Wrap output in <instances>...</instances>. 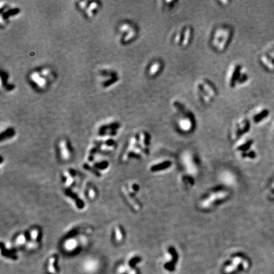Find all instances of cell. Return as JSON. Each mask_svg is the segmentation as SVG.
<instances>
[{
    "mask_svg": "<svg viewBox=\"0 0 274 274\" xmlns=\"http://www.w3.org/2000/svg\"><path fill=\"white\" fill-rule=\"evenodd\" d=\"M88 195H89L90 199H93L94 198V197H95L96 194H95V191L93 190V188L90 189L89 192H88Z\"/></svg>",
    "mask_w": 274,
    "mask_h": 274,
    "instance_id": "obj_22",
    "label": "cell"
},
{
    "mask_svg": "<svg viewBox=\"0 0 274 274\" xmlns=\"http://www.w3.org/2000/svg\"><path fill=\"white\" fill-rule=\"evenodd\" d=\"M48 68H44L41 71L32 72L30 74V80L36 87L40 90L44 89L47 86L48 79L51 80L54 77L53 73Z\"/></svg>",
    "mask_w": 274,
    "mask_h": 274,
    "instance_id": "obj_2",
    "label": "cell"
},
{
    "mask_svg": "<svg viewBox=\"0 0 274 274\" xmlns=\"http://www.w3.org/2000/svg\"><path fill=\"white\" fill-rule=\"evenodd\" d=\"M115 239L118 243H120L123 239V231L121 228L119 227H117L115 228Z\"/></svg>",
    "mask_w": 274,
    "mask_h": 274,
    "instance_id": "obj_12",
    "label": "cell"
},
{
    "mask_svg": "<svg viewBox=\"0 0 274 274\" xmlns=\"http://www.w3.org/2000/svg\"><path fill=\"white\" fill-rule=\"evenodd\" d=\"M159 67H160V65L158 63H155L154 64H153L150 69V74L151 75H154L156 74L157 72L158 71Z\"/></svg>",
    "mask_w": 274,
    "mask_h": 274,
    "instance_id": "obj_17",
    "label": "cell"
},
{
    "mask_svg": "<svg viewBox=\"0 0 274 274\" xmlns=\"http://www.w3.org/2000/svg\"><path fill=\"white\" fill-rule=\"evenodd\" d=\"M119 31L121 34L123 33V34L121 35V41L125 43L128 42L130 39H133L135 33L133 28L128 24H124L121 25V26L120 27Z\"/></svg>",
    "mask_w": 274,
    "mask_h": 274,
    "instance_id": "obj_5",
    "label": "cell"
},
{
    "mask_svg": "<svg viewBox=\"0 0 274 274\" xmlns=\"http://www.w3.org/2000/svg\"><path fill=\"white\" fill-rule=\"evenodd\" d=\"M66 175L67 176V180L66 182V186L67 187H71V185H72V183H73V182H74L73 178H72V175H71L68 172H67V173H66Z\"/></svg>",
    "mask_w": 274,
    "mask_h": 274,
    "instance_id": "obj_18",
    "label": "cell"
},
{
    "mask_svg": "<svg viewBox=\"0 0 274 274\" xmlns=\"http://www.w3.org/2000/svg\"><path fill=\"white\" fill-rule=\"evenodd\" d=\"M130 268L126 264H121L116 269L117 274H127Z\"/></svg>",
    "mask_w": 274,
    "mask_h": 274,
    "instance_id": "obj_11",
    "label": "cell"
},
{
    "mask_svg": "<svg viewBox=\"0 0 274 274\" xmlns=\"http://www.w3.org/2000/svg\"><path fill=\"white\" fill-rule=\"evenodd\" d=\"M37 245H38V243H36L34 241H31L30 242V243L27 244V248L28 249H30V250H31V249H36V248H37Z\"/></svg>",
    "mask_w": 274,
    "mask_h": 274,
    "instance_id": "obj_20",
    "label": "cell"
},
{
    "mask_svg": "<svg viewBox=\"0 0 274 274\" xmlns=\"http://www.w3.org/2000/svg\"><path fill=\"white\" fill-rule=\"evenodd\" d=\"M57 256L54 255L50 258L48 261L46 271L48 274H58L59 268L57 266Z\"/></svg>",
    "mask_w": 274,
    "mask_h": 274,
    "instance_id": "obj_7",
    "label": "cell"
},
{
    "mask_svg": "<svg viewBox=\"0 0 274 274\" xmlns=\"http://www.w3.org/2000/svg\"><path fill=\"white\" fill-rule=\"evenodd\" d=\"M98 267L99 263L97 261L95 260L86 261L84 264V270L85 272L90 273H95L98 270Z\"/></svg>",
    "mask_w": 274,
    "mask_h": 274,
    "instance_id": "obj_9",
    "label": "cell"
},
{
    "mask_svg": "<svg viewBox=\"0 0 274 274\" xmlns=\"http://www.w3.org/2000/svg\"><path fill=\"white\" fill-rule=\"evenodd\" d=\"M127 274H139V272L138 270V269L136 268H130Z\"/></svg>",
    "mask_w": 274,
    "mask_h": 274,
    "instance_id": "obj_21",
    "label": "cell"
},
{
    "mask_svg": "<svg viewBox=\"0 0 274 274\" xmlns=\"http://www.w3.org/2000/svg\"><path fill=\"white\" fill-rule=\"evenodd\" d=\"M227 192H223V191H219L215 192V194H213L209 196V197H207V199H206L204 202H203V206L204 207H209L211 206V203H214L216 200H221L223 199L224 197H226Z\"/></svg>",
    "mask_w": 274,
    "mask_h": 274,
    "instance_id": "obj_6",
    "label": "cell"
},
{
    "mask_svg": "<svg viewBox=\"0 0 274 274\" xmlns=\"http://www.w3.org/2000/svg\"><path fill=\"white\" fill-rule=\"evenodd\" d=\"M15 243L19 246H21V245H23L26 243V237L23 234L20 235L16 239Z\"/></svg>",
    "mask_w": 274,
    "mask_h": 274,
    "instance_id": "obj_13",
    "label": "cell"
},
{
    "mask_svg": "<svg viewBox=\"0 0 274 274\" xmlns=\"http://www.w3.org/2000/svg\"><path fill=\"white\" fill-rule=\"evenodd\" d=\"M180 126L183 130H188L191 128V123L188 120H183L180 123Z\"/></svg>",
    "mask_w": 274,
    "mask_h": 274,
    "instance_id": "obj_15",
    "label": "cell"
},
{
    "mask_svg": "<svg viewBox=\"0 0 274 274\" xmlns=\"http://www.w3.org/2000/svg\"><path fill=\"white\" fill-rule=\"evenodd\" d=\"M178 263V255L173 248H170L165 253L163 268L167 273H171L176 270Z\"/></svg>",
    "mask_w": 274,
    "mask_h": 274,
    "instance_id": "obj_3",
    "label": "cell"
},
{
    "mask_svg": "<svg viewBox=\"0 0 274 274\" xmlns=\"http://www.w3.org/2000/svg\"><path fill=\"white\" fill-rule=\"evenodd\" d=\"M170 162H165L163 164H157L156 166H155L154 167H153V168H152V170L153 171H156V170H163V169L164 168H166L167 166H170Z\"/></svg>",
    "mask_w": 274,
    "mask_h": 274,
    "instance_id": "obj_14",
    "label": "cell"
},
{
    "mask_svg": "<svg viewBox=\"0 0 274 274\" xmlns=\"http://www.w3.org/2000/svg\"><path fill=\"white\" fill-rule=\"evenodd\" d=\"M249 261L243 256L233 255L223 265L222 271L224 274H239L248 270L249 268Z\"/></svg>",
    "mask_w": 274,
    "mask_h": 274,
    "instance_id": "obj_1",
    "label": "cell"
},
{
    "mask_svg": "<svg viewBox=\"0 0 274 274\" xmlns=\"http://www.w3.org/2000/svg\"><path fill=\"white\" fill-rule=\"evenodd\" d=\"M39 235V232L38 229H34L31 232V238L32 241L36 242L38 240V238Z\"/></svg>",
    "mask_w": 274,
    "mask_h": 274,
    "instance_id": "obj_16",
    "label": "cell"
},
{
    "mask_svg": "<svg viewBox=\"0 0 274 274\" xmlns=\"http://www.w3.org/2000/svg\"><path fill=\"white\" fill-rule=\"evenodd\" d=\"M267 114H268V111H262V112H261V113L257 114L255 116V121H260L261 119H262L263 118H265V116H267Z\"/></svg>",
    "mask_w": 274,
    "mask_h": 274,
    "instance_id": "obj_19",
    "label": "cell"
},
{
    "mask_svg": "<svg viewBox=\"0 0 274 274\" xmlns=\"http://www.w3.org/2000/svg\"><path fill=\"white\" fill-rule=\"evenodd\" d=\"M79 6L81 9L88 17L91 18L97 12L99 4L96 1H80L79 3Z\"/></svg>",
    "mask_w": 274,
    "mask_h": 274,
    "instance_id": "obj_4",
    "label": "cell"
},
{
    "mask_svg": "<svg viewBox=\"0 0 274 274\" xmlns=\"http://www.w3.org/2000/svg\"><path fill=\"white\" fill-rule=\"evenodd\" d=\"M59 148L60 152V156H61L62 159L65 161L71 158V152L66 140H62L60 141Z\"/></svg>",
    "mask_w": 274,
    "mask_h": 274,
    "instance_id": "obj_8",
    "label": "cell"
},
{
    "mask_svg": "<svg viewBox=\"0 0 274 274\" xmlns=\"http://www.w3.org/2000/svg\"><path fill=\"white\" fill-rule=\"evenodd\" d=\"M64 248L68 253H74L77 250L78 248V243L77 240L74 239H68L64 243Z\"/></svg>",
    "mask_w": 274,
    "mask_h": 274,
    "instance_id": "obj_10",
    "label": "cell"
}]
</instances>
